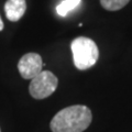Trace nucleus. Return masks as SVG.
Segmentation results:
<instances>
[{
    "mask_svg": "<svg viewBox=\"0 0 132 132\" xmlns=\"http://www.w3.org/2000/svg\"><path fill=\"white\" fill-rule=\"evenodd\" d=\"M92 120L93 114L87 106L75 105L60 110L53 117L50 128L52 132H82Z\"/></svg>",
    "mask_w": 132,
    "mask_h": 132,
    "instance_id": "1",
    "label": "nucleus"
},
{
    "mask_svg": "<svg viewBox=\"0 0 132 132\" xmlns=\"http://www.w3.org/2000/svg\"><path fill=\"white\" fill-rule=\"evenodd\" d=\"M74 65L77 69L85 71L96 64L99 57V50L97 44L92 39L79 36L71 44Z\"/></svg>",
    "mask_w": 132,
    "mask_h": 132,
    "instance_id": "2",
    "label": "nucleus"
},
{
    "mask_svg": "<svg viewBox=\"0 0 132 132\" xmlns=\"http://www.w3.org/2000/svg\"><path fill=\"white\" fill-rule=\"evenodd\" d=\"M59 79L50 71H42L38 76L31 79L29 93L34 99H44L56 90Z\"/></svg>",
    "mask_w": 132,
    "mask_h": 132,
    "instance_id": "3",
    "label": "nucleus"
},
{
    "mask_svg": "<svg viewBox=\"0 0 132 132\" xmlns=\"http://www.w3.org/2000/svg\"><path fill=\"white\" fill-rule=\"evenodd\" d=\"M42 57L38 53H28L20 59L18 69L24 79H32L43 71Z\"/></svg>",
    "mask_w": 132,
    "mask_h": 132,
    "instance_id": "4",
    "label": "nucleus"
},
{
    "mask_svg": "<svg viewBox=\"0 0 132 132\" xmlns=\"http://www.w3.org/2000/svg\"><path fill=\"white\" fill-rule=\"evenodd\" d=\"M27 10L26 0H7L5 3V12L9 21L16 22L23 16Z\"/></svg>",
    "mask_w": 132,
    "mask_h": 132,
    "instance_id": "5",
    "label": "nucleus"
},
{
    "mask_svg": "<svg viewBox=\"0 0 132 132\" xmlns=\"http://www.w3.org/2000/svg\"><path fill=\"white\" fill-rule=\"evenodd\" d=\"M80 2H81V0H64V1H62L56 7L57 14L61 16H65L69 11L74 10L76 7L79 6Z\"/></svg>",
    "mask_w": 132,
    "mask_h": 132,
    "instance_id": "6",
    "label": "nucleus"
},
{
    "mask_svg": "<svg viewBox=\"0 0 132 132\" xmlns=\"http://www.w3.org/2000/svg\"><path fill=\"white\" fill-rule=\"evenodd\" d=\"M130 0H100L102 8L108 11H117L122 9L129 3Z\"/></svg>",
    "mask_w": 132,
    "mask_h": 132,
    "instance_id": "7",
    "label": "nucleus"
},
{
    "mask_svg": "<svg viewBox=\"0 0 132 132\" xmlns=\"http://www.w3.org/2000/svg\"><path fill=\"white\" fill-rule=\"evenodd\" d=\"M2 30H3V21H2L1 16H0V31H2Z\"/></svg>",
    "mask_w": 132,
    "mask_h": 132,
    "instance_id": "8",
    "label": "nucleus"
},
{
    "mask_svg": "<svg viewBox=\"0 0 132 132\" xmlns=\"http://www.w3.org/2000/svg\"><path fill=\"white\" fill-rule=\"evenodd\" d=\"M0 132H1V130H0Z\"/></svg>",
    "mask_w": 132,
    "mask_h": 132,
    "instance_id": "9",
    "label": "nucleus"
}]
</instances>
